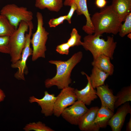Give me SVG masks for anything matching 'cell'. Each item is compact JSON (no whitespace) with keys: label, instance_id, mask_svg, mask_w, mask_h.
Returning a JSON list of instances; mask_svg holds the SVG:
<instances>
[{"label":"cell","instance_id":"cell-1","mask_svg":"<svg viewBox=\"0 0 131 131\" xmlns=\"http://www.w3.org/2000/svg\"><path fill=\"white\" fill-rule=\"evenodd\" d=\"M83 53L81 51L74 54L66 61L50 60L49 62L55 65L56 67V75L51 78H48L45 81V87L49 88L56 86L59 89H62L69 86L72 82L71 74L73 69L81 61Z\"/></svg>","mask_w":131,"mask_h":131},{"label":"cell","instance_id":"cell-2","mask_svg":"<svg viewBox=\"0 0 131 131\" xmlns=\"http://www.w3.org/2000/svg\"><path fill=\"white\" fill-rule=\"evenodd\" d=\"M96 35L104 33L116 35L118 33L122 21L112 5L101 8L91 17Z\"/></svg>","mask_w":131,"mask_h":131},{"label":"cell","instance_id":"cell-3","mask_svg":"<svg viewBox=\"0 0 131 131\" xmlns=\"http://www.w3.org/2000/svg\"><path fill=\"white\" fill-rule=\"evenodd\" d=\"M101 35L88 34L83 38L81 45L87 51L92 54L93 59L98 56L103 54L113 59V55L116 47L117 42L115 41L113 36H108L105 41L100 38Z\"/></svg>","mask_w":131,"mask_h":131},{"label":"cell","instance_id":"cell-4","mask_svg":"<svg viewBox=\"0 0 131 131\" xmlns=\"http://www.w3.org/2000/svg\"><path fill=\"white\" fill-rule=\"evenodd\" d=\"M37 25V30L32 34L31 43L33 47L32 60H36L39 58H45V52L47 50L46 44L49 33L43 26V17L39 12L36 13Z\"/></svg>","mask_w":131,"mask_h":131},{"label":"cell","instance_id":"cell-5","mask_svg":"<svg viewBox=\"0 0 131 131\" xmlns=\"http://www.w3.org/2000/svg\"><path fill=\"white\" fill-rule=\"evenodd\" d=\"M29 28L28 23L22 21L20 23L18 28L9 37V54L12 63H15L21 58L25 43V33Z\"/></svg>","mask_w":131,"mask_h":131},{"label":"cell","instance_id":"cell-6","mask_svg":"<svg viewBox=\"0 0 131 131\" xmlns=\"http://www.w3.org/2000/svg\"><path fill=\"white\" fill-rule=\"evenodd\" d=\"M0 14L6 17L16 29L21 21L28 23L33 18L32 12L28 10L26 8L19 7L14 4L3 6L0 10Z\"/></svg>","mask_w":131,"mask_h":131},{"label":"cell","instance_id":"cell-7","mask_svg":"<svg viewBox=\"0 0 131 131\" xmlns=\"http://www.w3.org/2000/svg\"><path fill=\"white\" fill-rule=\"evenodd\" d=\"M28 24L29 32L25 35V44L21 58L15 63H12L11 65L12 68L18 69L17 71L15 74L14 77L19 80H25L24 75L26 74L27 70L26 62L29 57L32 55L33 52V49L30 47V44L33 25L32 21L29 22Z\"/></svg>","mask_w":131,"mask_h":131},{"label":"cell","instance_id":"cell-8","mask_svg":"<svg viewBox=\"0 0 131 131\" xmlns=\"http://www.w3.org/2000/svg\"><path fill=\"white\" fill-rule=\"evenodd\" d=\"M75 89L69 86L61 89L55 103L53 113L55 116H60L65 109L77 100Z\"/></svg>","mask_w":131,"mask_h":131},{"label":"cell","instance_id":"cell-9","mask_svg":"<svg viewBox=\"0 0 131 131\" xmlns=\"http://www.w3.org/2000/svg\"><path fill=\"white\" fill-rule=\"evenodd\" d=\"M88 109L84 104L77 100L71 106L65 109L61 115L71 124L78 125L81 118Z\"/></svg>","mask_w":131,"mask_h":131},{"label":"cell","instance_id":"cell-10","mask_svg":"<svg viewBox=\"0 0 131 131\" xmlns=\"http://www.w3.org/2000/svg\"><path fill=\"white\" fill-rule=\"evenodd\" d=\"M87 0H65L63 5L65 6H70L73 3L75 4L77 7L76 10L78 15H83L85 17L86 23L82 28V30L88 34H93L94 33V27L92 24L87 8Z\"/></svg>","mask_w":131,"mask_h":131},{"label":"cell","instance_id":"cell-11","mask_svg":"<svg viewBox=\"0 0 131 131\" xmlns=\"http://www.w3.org/2000/svg\"><path fill=\"white\" fill-rule=\"evenodd\" d=\"M120 106L108 123V125L111 127L112 131H120L127 115L129 114H131V107L128 102Z\"/></svg>","mask_w":131,"mask_h":131},{"label":"cell","instance_id":"cell-12","mask_svg":"<svg viewBox=\"0 0 131 131\" xmlns=\"http://www.w3.org/2000/svg\"><path fill=\"white\" fill-rule=\"evenodd\" d=\"M56 98L54 94H50L47 91L41 99L32 96L30 97L29 102L31 103L36 102L41 107V113L46 117L52 115L53 113L54 105Z\"/></svg>","mask_w":131,"mask_h":131},{"label":"cell","instance_id":"cell-13","mask_svg":"<svg viewBox=\"0 0 131 131\" xmlns=\"http://www.w3.org/2000/svg\"><path fill=\"white\" fill-rule=\"evenodd\" d=\"M81 73L86 76L87 83L86 86L81 90L75 89V92L77 100L81 102L85 105H90L92 102L97 98L98 96L96 93V90L91 84L89 76L84 72H82Z\"/></svg>","mask_w":131,"mask_h":131},{"label":"cell","instance_id":"cell-14","mask_svg":"<svg viewBox=\"0 0 131 131\" xmlns=\"http://www.w3.org/2000/svg\"><path fill=\"white\" fill-rule=\"evenodd\" d=\"M97 106L89 109L81 118L78 124L79 129L83 131H98L100 129L94 123L97 111Z\"/></svg>","mask_w":131,"mask_h":131},{"label":"cell","instance_id":"cell-15","mask_svg":"<svg viewBox=\"0 0 131 131\" xmlns=\"http://www.w3.org/2000/svg\"><path fill=\"white\" fill-rule=\"evenodd\" d=\"M96 89V93L100 100L101 106L106 107L114 112L116 97L114 95L113 91L109 88L107 84L99 86Z\"/></svg>","mask_w":131,"mask_h":131},{"label":"cell","instance_id":"cell-16","mask_svg":"<svg viewBox=\"0 0 131 131\" xmlns=\"http://www.w3.org/2000/svg\"><path fill=\"white\" fill-rule=\"evenodd\" d=\"M110 58L103 54L100 55L93 59L92 65L112 75L114 71V66L111 63Z\"/></svg>","mask_w":131,"mask_h":131},{"label":"cell","instance_id":"cell-17","mask_svg":"<svg viewBox=\"0 0 131 131\" xmlns=\"http://www.w3.org/2000/svg\"><path fill=\"white\" fill-rule=\"evenodd\" d=\"M114 114V112L108 108L101 106L97 111L94 123L100 128H105Z\"/></svg>","mask_w":131,"mask_h":131},{"label":"cell","instance_id":"cell-18","mask_svg":"<svg viewBox=\"0 0 131 131\" xmlns=\"http://www.w3.org/2000/svg\"><path fill=\"white\" fill-rule=\"evenodd\" d=\"M111 5L122 22L131 12V0H113Z\"/></svg>","mask_w":131,"mask_h":131},{"label":"cell","instance_id":"cell-19","mask_svg":"<svg viewBox=\"0 0 131 131\" xmlns=\"http://www.w3.org/2000/svg\"><path fill=\"white\" fill-rule=\"evenodd\" d=\"M109 76L108 73L93 66L89 76L90 83L93 88L95 89L104 85L105 80Z\"/></svg>","mask_w":131,"mask_h":131},{"label":"cell","instance_id":"cell-20","mask_svg":"<svg viewBox=\"0 0 131 131\" xmlns=\"http://www.w3.org/2000/svg\"><path fill=\"white\" fill-rule=\"evenodd\" d=\"M63 5V0H35V6L41 9L47 8L56 12L60 11Z\"/></svg>","mask_w":131,"mask_h":131},{"label":"cell","instance_id":"cell-21","mask_svg":"<svg viewBox=\"0 0 131 131\" xmlns=\"http://www.w3.org/2000/svg\"><path fill=\"white\" fill-rule=\"evenodd\" d=\"M115 109L125 103L131 101V85L123 88L115 96Z\"/></svg>","mask_w":131,"mask_h":131},{"label":"cell","instance_id":"cell-22","mask_svg":"<svg viewBox=\"0 0 131 131\" xmlns=\"http://www.w3.org/2000/svg\"><path fill=\"white\" fill-rule=\"evenodd\" d=\"M16 29L6 17L0 14V36L9 37Z\"/></svg>","mask_w":131,"mask_h":131},{"label":"cell","instance_id":"cell-23","mask_svg":"<svg viewBox=\"0 0 131 131\" xmlns=\"http://www.w3.org/2000/svg\"><path fill=\"white\" fill-rule=\"evenodd\" d=\"M23 129L25 131L32 130L36 131H54V130L46 126L45 124L40 121L36 123H30L27 124Z\"/></svg>","mask_w":131,"mask_h":131},{"label":"cell","instance_id":"cell-24","mask_svg":"<svg viewBox=\"0 0 131 131\" xmlns=\"http://www.w3.org/2000/svg\"><path fill=\"white\" fill-rule=\"evenodd\" d=\"M123 24L120 27L118 33L119 36L123 37L131 33V13L126 16Z\"/></svg>","mask_w":131,"mask_h":131},{"label":"cell","instance_id":"cell-25","mask_svg":"<svg viewBox=\"0 0 131 131\" xmlns=\"http://www.w3.org/2000/svg\"><path fill=\"white\" fill-rule=\"evenodd\" d=\"M81 36L78 33L76 29L73 28L70 34V37L67 43L70 47L81 45Z\"/></svg>","mask_w":131,"mask_h":131},{"label":"cell","instance_id":"cell-26","mask_svg":"<svg viewBox=\"0 0 131 131\" xmlns=\"http://www.w3.org/2000/svg\"><path fill=\"white\" fill-rule=\"evenodd\" d=\"M9 37L0 36V52L9 54Z\"/></svg>","mask_w":131,"mask_h":131},{"label":"cell","instance_id":"cell-27","mask_svg":"<svg viewBox=\"0 0 131 131\" xmlns=\"http://www.w3.org/2000/svg\"><path fill=\"white\" fill-rule=\"evenodd\" d=\"M66 15L61 16L58 18L51 19L48 22L49 26L50 27H55L63 23L66 19Z\"/></svg>","mask_w":131,"mask_h":131},{"label":"cell","instance_id":"cell-28","mask_svg":"<svg viewBox=\"0 0 131 131\" xmlns=\"http://www.w3.org/2000/svg\"><path fill=\"white\" fill-rule=\"evenodd\" d=\"M70 48L67 42L64 43L57 45L56 51L60 54L67 55L69 54Z\"/></svg>","mask_w":131,"mask_h":131},{"label":"cell","instance_id":"cell-29","mask_svg":"<svg viewBox=\"0 0 131 131\" xmlns=\"http://www.w3.org/2000/svg\"><path fill=\"white\" fill-rule=\"evenodd\" d=\"M71 8L68 14L66 15V20L69 24L71 23V19L74 12L76 11L77 8L76 5L75 3L72 4L70 6Z\"/></svg>","mask_w":131,"mask_h":131},{"label":"cell","instance_id":"cell-30","mask_svg":"<svg viewBox=\"0 0 131 131\" xmlns=\"http://www.w3.org/2000/svg\"><path fill=\"white\" fill-rule=\"evenodd\" d=\"M107 3L106 0H96L95 2L96 6L101 9L105 7Z\"/></svg>","mask_w":131,"mask_h":131},{"label":"cell","instance_id":"cell-31","mask_svg":"<svg viewBox=\"0 0 131 131\" xmlns=\"http://www.w3.org/2000/svg\"><path fill=\"white\" fill-rule=\"evenodd\" d=\"M5 97V95L3 91L0 88V102L3 101Z\"/></svg>","mask_w":131,"mask_h":131},{"label":"cell","instance_id":"cell-32","mask_svg":"<svg viewBox=\"0 0 131 131\" xmlns=\"http://www.w3.org/2000/svg\"><path fill=\"white\" fill-rule=\"evenodd\" d=\"M126 131H131V115L130 118L128 122L127 123L126 126Z\"/></svg>","mask_w":131,"mask_h":131},{"label":"cell","instance_id":"cell-33","mask_svg":"<svg viewBox=\"0 0 131 131\" xmlns=\"http://www.w3.org/2000/svg\"><path fill=\"white\" fill-rule=\"evenodd\" d=\"M131 33H130L128 34L127 37H128L131 39Z\"/></svg>","mask_w":131,"mask_h":131}]
</instances>
